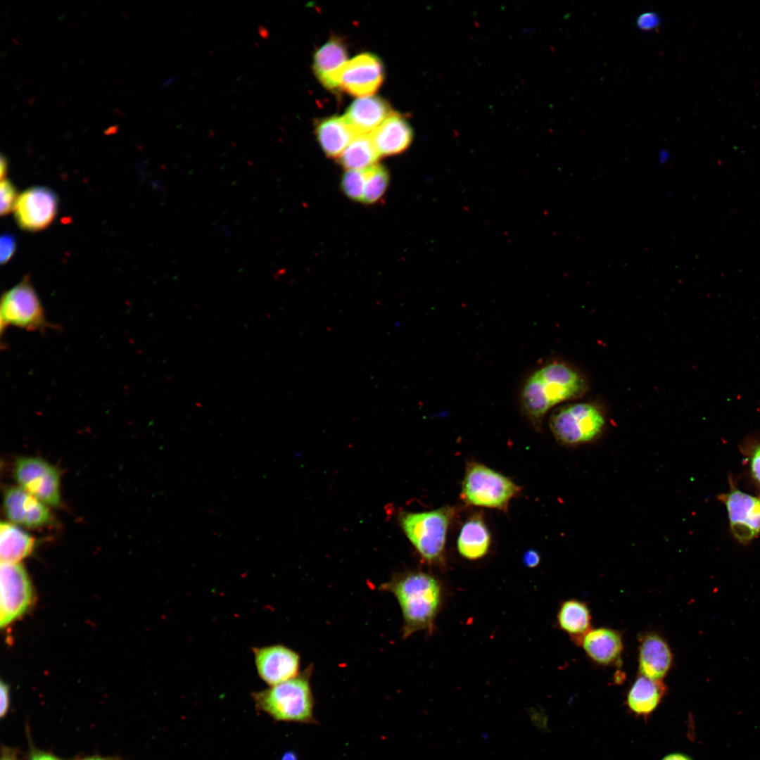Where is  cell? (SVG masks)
<instances>
[{"label":"cell","mask_w":760,"mask_h":760,"mask_svg":"<svg viewBox=\"0 0 760 760\" xmlns=\"http://www.w3.org/2000/svg\"><path fill=\"white\" fill-rule=\"evenodd\" d=\"M588 390L585 377L575 367L562 361H550L538 367L525 379L519 396L521 410L539 431L549 411L581 398Z\"/></svg>","instance_id":"obj_1"},{"label":"cell","mask_w":760,"mask_h":760,"mask_svg":"<svg viewBox=\"0 0 760 760\" xmlns=\"http://www.w3.org/2000/svg\"><path fill=\"white\" fill-rule=\"evenodd\" d=\"M393 595L403 618V636L419 631L431 634L443 603V587L433 575L422 571L395 574L380 585Z\"/></svg>","instance_id":"obj_2"},{"label":"cell","mask_w":760,"mask_h":760,"mask_svg":"<svg viewBox=\"0 0 760 760\" xmlns=\"http://www.w3.org/2000/svg\"><path fill=\"white\" fill-rule=\"evenodd\" d=\"M459 509L445 505L425 512L402 511L400 526L423 562L444 566L448 532Z\"/></svg>","instance_id":"obj_3"},{"label":"cell","mask_w":760,"mask_h":760,"mask_svg":"<svg viewBox=\"0 0 760 760\" xmlns=\"http://www.w3.org/2000/svg\"><path fill=\"white\" fill-rule=\"evenodd\" d=\"M607 417L602 407L593 402L562 404L555 408L549 427L562 445L575 448L598 440L604 433Z\"/></svg>","instance_id":"obj_4"},{"label":"cell","mask_w":760,"mask_h":760,"mask_svg":"<svg viewBox=\"0 0 760 760\" xmlns=\"http://www.w3.org/2000/svg\"><path fill=\"white\" fill-rule=\"evenodd\" d=\"M310 669L255 695L259 707L277 721L315 723Z\"/></svg>","instance_id":"obj_5"},{"label":"cell","mask_w":760,"mask_h":760,"mask_svg":"<svg viewBox=\"0 0 760 760\" xmlns=\"http://www.w3.org/2000/svg\"><path fill=\"white\" fill-rule=\"evenodd\" d=\"M510 478L478 462H467L460 498L466 506L507 512L510 501L521 492Z\"/></svg>","instance_id":"obj_6"},{"label":"cell","mask_w":760,"mask_h":760,"mask_svg":"<svg viewBox=\"0 0 760 760\" xmlns=\"http://www.w3.org/2000/svg\"><path fill=\"white\" fill-rule=\"evenodd\" d=\"M9 327L39 332L53 327L46 319L40 299L27 276L1 296V334Z\"/></svg>","instance_id":"obj_7"},{"label":"cell","mask_w":760,"mask_h":760,"mask_svg":"<svg viewBox=\"0 0 760 760\" xmlns=\"http://www.w3.org/2000/svg\"><path fill=\"white\" fill-rule=\"evenodd\" d=\"M0 625L5 627L27 613L34 603V590L19 562H1Z\"/></svg>","instance_id":"obj_8"},{"label":"cell","mask_w":760,"mask_h":760,"mask_svg":"<svg viewBox=\"0 0 760 760\" xmlns=\"http://www.w3.org/2000/svg\"><path fill=\"white\" fill-rule=\"evenodd\" d=\"M14 477L19 487L45 505H60V472L48 462L36 457H19L15 463Z\"/></svg>","instance_id":"obj_9"},{"label":"cell","mask_w":760,"mask_h":760,"mask_svg":"<svg viewBox=\"0 0 760 760\" xmlns=\"http://www.w3.org/2000/svg\"><path fill=\"white\" fill-rule=\"evenodd\" d=\"M58 205V197L50 189L29 188L18 196L13 211L17 224L28 232L44 229L56 217Z\"/></svg>","instance_id":"obj_10"},{"label":"cell","mask_w":760,"mask_h":760,"mask_svg":"<svg viewBox=\"0 0 760 760\" xmlns=\"http://www.w3.org/2000/svg\"><path fill=\"white\" fill-rule=\"evenodd\" d=\"M384 80V67L376 56L365 53L347 61L337 76L338 90L353 96L374 93Z\"/></svg>","instance_id":"obj_11"},{"label":"cell","mask_w":760,"mask_h":760,"mask_svg":"<svg viewBox=\"0 0 760 760\" xmlns=\"http://www.w3.org/2000/svg\"><path fill=\"white\" fill-rule=\"evenodd\" d=\"M720 499L725 503L733 536L747 544L760 534V496L732 488Z\"/></svg>","instance_id":"obj_12"},{"label":"cell","mask_w":760,"mask_h":760,"mask_svg":"<svg viewBox=\"0 0 760 760\" xmlns=\"http://www.w3.org/2000/svg\"><path fill=\"white\" fill-rule=\"evenodd\" d=\"M255 662L260 677L274 685L298 675L300 657L281 645L254 649Z\"/></svg>","instance_id":"obj_13"},{"label":"cell","mask_w":760,"mask_h":760,"mask_svg":"<svg viewBox=\"0 0 760 760\" xmlns=\"http://www.w3.org/2000/svg\"><path fill=\"white\" fill-rule=\"evenodd\" d=\"M4 508L9 521L15 525L38 528L52 521L46 505L20 487H11L5 490Z\"/></svg>","instance_id":"obj_14"},{"label":"cell","mask_w":760,"mask_h":760,"mask_svg":"<svg viewBox=\"0 0 760 760\" xmlns=\"http://www.w3.org/2000/svg\"><path fill=\"white\" fill-rule=\"evenodd\" d=\"M673 662V653L663 636L656 632H647L640 636V674L652 680H662L669 672Z\"/></svg>","instance_id":"obj_15"},{"label":"cell","mask_w":760,"mask_h":760,"mask_svg":"<svg viewBox=\"0 0 760 760\" xmlns=\"http://www.w3.org/2000/svg\"><path fill=\"white\" fill-rule=\"evenodd\" d=\"M578 645L593 662L603 666L619 662L623 650L621 633L606 627L591 628Z\"/></svg>","instance_id":"obj_16"},{"label":"cell","mask_w":760,"mask_h":760,"mask_svg":"<svg viewBox=\"0 0 760 760\" xmlns=\"http://www.w3.org/2000/svg\"><path fill=\"white\" fill-rule=\"evenodd\" d=\"M386 101L379 96H363L355 100L343 116L358 134H372L391 114Z\"/></svg>","instance_id":"obj_17"},{"label":"cell","mask_w":760,"mask_h":760,"mask_svg":"<svg viewBox=\"0 0 760 760\" xmlns=\"http://www.w3.org/2000/svg\"><path fill=\"white\" fill-rule=\"evenodd\" d=\"M491 545V535L482 512L470 515L463 523L457 538V550L463 558L474 561L484 557Z\"/></svg>","instance_id":"obj_18"},{"label":"cell","mask_w":760,"mask_h":760,"mask_svg":"<svg viewBox=\"0 0 760 760\" xmlns=\"http://www.w3.org/2000/svg\"><path fill=\"white\" fill-rule=\"evenodd\" d=\"M370 137L380 156H391L404 151L410 146L413 132L408 122L393 113L372 133Z\"/></svg>","instance_id":"obj_19"},{"label":"cell","mask_w":760,"mask_h":760,"mask_svg":"<svg viewBox=\"0 0 760 760\" xmlns=\"http://www.w3.org/2000/svg\"><path fill=\"white\" fill-rule=\"evenodd\" d=\"M347 49L342 39L331 38L315 53L313 70L317 78L329 90H338L337 76L347 62Z\"/></svg>","instance_id":"obj_20"},{"label":"cell","mask_w":760,"mask_h":760,"mask_svg":"<svg viewBox=\"0 0 760 760\" xmlns=\"http://www.w3.org/2000/svg\"><path fill=\"white\" fill-rule=\"evenodd\" d=\"M666 692L667 687L662 680L640 674L627 692L626 704L633 714L647 717L657 708Z\"/></svg>","instance_id":"obj_21"},{"label":"cell","mask_w":760,"mask_h":760,"mask_svg":"<svg viewBox=\"0 0 760 760\" xmlns=\"http://www.w3.org/2000/svg\"><path fill=\"white\" fill-rule=\"evenodd\" d=\"M315 132L322 149L330 158H338L357 135L343 116L321 120L316 125Z\"/></svg>","instance_id":"obj_22"},{"label":"cell","mask_w":760,"mask_h":760,"mask_svg":"<svg viewBox=\"0 0 760 760\" xmlns=\"http://www.w3.org/2000/svg\"><path fill=\"white\" fill-rule=\"evenodd\" d=\"M591 621L590 610L585 602L569 599L564 601L558 609V627L577 645L591 629Z\"/></svg>","instance_id":"obj_23"},{"label":"cell","mask_w":760,"mask_h":760,"mask_svg":"<svg viewBox=\"0 0 760 760\" xmlns=\"http://www.w3.org/2000/svg\"><path fill=\"white\" fill-rule=\"evenodd\" d=\"M34 546V539L17 525L2 521L0 526V557L1 562H19L29 556Z\"/></svg>","instance_id":"obj_24"},{"label":"cell","mask_w":760,"mask_h":760,"mask_svg":"<svg viewBox=\"0 0 760 760\" xmlns=\"http://www.w3.org/2000/svg\"><path fill=\"white\" fill-rule=\"evenodd\" d=\"M370 134H358L338 158L343 167L362 170L376 165L380 158Z\"/></svg>","instance_id":"obj_25"},{"label":"cell","mask_w":760,"mask_h":760,"mask_svg":"<svg viewBox=\"0 0 760 760\" xmlns=\"http://www.w3.org/2000/svg\"><path fill=\"white\" fill-rule=\"evenodd\" d=\"M388 171L381 165H374L366 168V182L362 203L372 204L379 201L388 184Z\"/></svg>","instance_id":"obj_26"},{"label":"cell","mask_w":760,"mask_h":760,"mask_svg":"<svg viewBox=\"0 0 760 760\" xmlns=\"http://www.w3.org/2000/svg\"><path fill=\"white\" fill-rule=\"evenodd\" d=\"M366 182V168L348 170L341 179V188L350 199L362 202Z\"/></svg>","instance_id":"obj_27"},{"label":"cell","mask_w":760,"mask_h":760,"mask_svg":"<svg viewBox=\"0 0 760 760\" xmlns=\"http://www.w3.org/2000/svg\"><path fill=\"white\" fill-rule=\"evenodd\" d=\"M0 196V213L1 215H6L14 210L15 203L19 196L17 194L15 186L6 178H4L1 181Z\"/></svg>","instance_id":"obj_28"},{"label":"cell","mask_w":760,"mask_h":760,"mask_svg":"<svg viewBox=\"0 0 760 760\" xmlns=\"http://www.w3.org/2000/svg\"><path fill=\"white\" fill-rule=\"evenodd\" d=\"M16 250V240L11 234L6 233L1 236L0 260L1 263H6L13 257Z\"/></svg>","instance_id":"obj_29"},{"label":"cell","mask_w":760,"mask_h":760,"mask_svg":"<svg viewBox=\"0 0 760 760\" xmlns=\"http://www.w3.org/2000/svg\"><path fill=\"white\" fill-rule=\"evenodd\" d=\"M637 25L642 30H650L657 27L659 24V18L654 12H645L641 14L637 19Z\"/></svg>","instance_id":"obj_30"},{"label":"cell","mask_w":760,"mask_h":760,"mask_svg":"<svg viewBox=\"0 0 760 760\" xmlns=\"http://www.w3.org/2000/svg\"><path fill=\"white\" fill-rule=\"evenodd\" d=\"M750 470L753 478L760 485V443L754 448L752 453Z\"/></svg>","instance_id":"obj_31"},{"label":"cell","mask_w":760,"mask_h":760,"mask_svg":"<svg viewBox=\"0 0 760 760\" xmlns=\"http://www.w3.org/2000/svg\"><path fill=\"white\" fill-rule=\"evenodd\" d=\"M528 711L534 726L540 730H543L547 727V718L543 712L536 708H530Z\"/></svg>","instance_id":"obj_32"},{"label":"cell","mask_w":760,"mask_h":760,"mask_svg":"<svg viewBox=\"0 0 760 760\" xmlns=\"http://www.w3.org/2000/svg\"><path fill=\"white\" fill-rule=\"evenodd\" d=\"M0 716L2 717L6 713L9 705L8 687L3 681L0 685Z\"/></svg>","instance_id":"obj_33"},{"label":"cell","mask_w":760,"mask_h":760,"mask_svg":"<svg viewBox=\"0 0 760 760\" xmlns=\"http://www.w3.org/2000/svg\"><path fill=\"white\" fill-rule=\"evenodd\" d=\"M540 561V556L539 553L535 550H529L524 554V564L528 568H534L537 566L539 564Z\"/></svg>","instance_id":"obj_34"},{"label":"cell","mask_w":760,"mask_h":760,"mask_svg":"<svg viewBox=\"0 0 760 760\" xmlns=\"http://www.w3.org/2000/svg\"><path fill=\"white\" fill-rule=\"evenodd\" d=\"M30 760H61V759H59L57 757H56V756H53L51 754H46V753H42V752H37V753L33 754L31 756Z\"/></svg>","instance_id":"obj_35"},{"label":"cell","mask_w":760,"mask_h":760,"mask_svg":"<svg viewBox=\"0 0 760 760\" xmlns=\"http://www.w3.org/2000/svg\"><path fill=\"white\" fill-rule=\"evenodd\" d=\"M662 760H692L690 756L680 754L674 753L666 756Z\"/></svg>","instance_id":"obj_36"},{"label":"cell","mask_w":760,"mask_h":760,"mask_svg":"<svg viewBox=\"0 0 760 760\" xmlns=\"http://www.w3.org/2000/svg\"><path fill=\"white\" fill-rule=\"evenodd\" d=\"M7 163H7V160H6V157L4 156L3 155H1V160H0L1 179H3L6 178V172H7V169H8V167H7L8 164Z\"/></svg>","instance_id":"obj_37"},{"label":"cell","mask_w":760,"mask_h":760,"mask_svg":"<svg viewBox=\"0 0 760 760\" xmlns=\"http://www.w3.org/2000/svg\"><path fill=\"white\" fill-rule=\"evenodd\" d=\"M84 760H113V759H106V758H100V757H93V758L86 759Z\"/></svg>","instance_id":"obj_38"},{"label":"cell","mask_w":760,"mask_h":760,"mask_svg":"<svg viewBox=\"0 0 760 760\" xmlns=\"http://www.w3.org/2000/svg\"><path fill=\"white\" fill-rule=\"evenodd\" d=\"M401 327V322L400 321H395L393 324V327L395 329H400Z\"/></svg>","instance_id":"obj_39"},{"label":"cell","mask_w":760,"mask_h":760,"mask_svg":"<svg viewBox=\"0 0 760 760\" xmlns=\"http://www.w3.org/2000/svg\"><path fill=\"white\" fill-rule=\"evenodd\" d=\"M1 760H14V759H11V758H10V757H8V756H5V757H4V758H3V759H2Z\"/></svg>","instance_id":"obj_40"}]
</instances>
